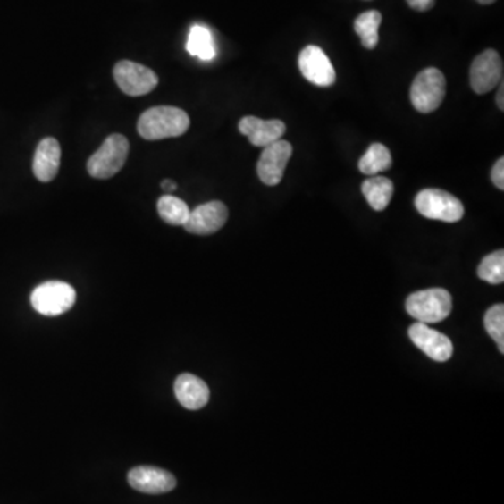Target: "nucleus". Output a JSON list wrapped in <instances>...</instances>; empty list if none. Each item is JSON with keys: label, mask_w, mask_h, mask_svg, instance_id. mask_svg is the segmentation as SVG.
<instances>
[{"label": "nucleus", "mask_w": 504, "mask_h": 504, "mask_svg": "<svg viewBox=\"0 0 504 504\" xmlns=\"http://www.w3.org/2000/svg\"><path fill=\"white\" fill-rule=\"evenodd\" d=\"M189 117L175 107H155L145 111L138 121V132L146 140L167 139L184 135Z\"/></svg>", "instance_id": "obj_1"}, {"label": "nucleus", "mask_w": 504, "mask_h": 504, "mask_svg": "<svg viewBox=\"0 0 504 504\" xmlns=\"http://www.w3.org/2000/svg\"><path fill=\"white\" fill-rule=\"evenodd\" d=\"M453 310V298L444 289L415 291L407 298V311L417 323H441Z\"/></svg>", "instance_id": "obj_2"}, {"label": "nucleus", "mask_w": 504, "mask_h": 504, "mask_svg": "<svg viewBox=\"0 0 504 504\" xmlns=\"http://www.w3.org/2000/svg\"><path fill=\"white\" fill-rule=\"evenodd\" d=\"M130 153V142L125 136L113 133L104 140L100 149L88 162V174L98 180H108L122 170Z\"/></svg>", "instance_id": "obj_3"}, {"label": "nucleus", "mask_w": 504, "mask_h": 504, "mask_svg": "<svg viewBox=\"0 0 504 504\" xmlns=\"http://www.w3.org/2000/svg\"><path fill=\"white\" fill-rule=\"evenodd\" d=\"M415 206L422 216L446 223H456L464 216V206L458 197L436 188L420 191L415 199Z\"/></svg>", "instance_id": "obj_4"}, {"label": "nucleus", "mask_w": 504, "mask_h": 504, "mask_svg": "<svg viewBox=\"0 0 504 504\" xmlns=\"http://www.w3.org/2000/svg\"><path fill=\"white\" fill-rule=\"evenodd\" d=\"M446 97V78L436 68H427L415 78L411 101L415 110L429 113L436 111Z\"/></svg>", "instance_id": "obj_5"}, {"label": "nucleus", "mask_w": 504, "mask_h": 504, "mask_svg": "<svg viewBox=\"0 0 504 504\" xmlns=\"http://www.w3.org/2000/svg\"><path fill=\"white\" fill-rule=\"evenodd\" d=\"M75 289L65 281H51L34 289L31 304L34 310L46 317H56L73 307Z\"/></svg>", "instance_id": "obj_6"}, {"label": "nucleus", "mask_w": 504, "mask_h": 504, "mask_svg": "<svg viewBox=\"0 0 504 504\" xmlns=\"http://www.w3.org/2000/svg\"><path fill=\"white\" fill-rule=\"evenodd\" d=\"M113 78L121 90L132 97L145 96L159 84V78L152 69L130 61L118 62L113 68Z\"/></svg>", "instance_id": "obj_7"}, {"label": "nucleus", "mask_w": 504, "mask_h": 504, "mask_svg": "<svg viewBox=\"0 0 504 504\" xmlns=\"http://www.w3.org/2000/svg\"><path fill=\"white\" fill-rule=\"evenodd\" d=\"M503 61L495 49H486L472 62L471 88L476 94L493 90L503 81Z\"/></svg>", "instance_id": "obj_8"}, {"label": "nucleus", "mask_w": 504, "mask_h": 504, "mask_svg": "<svg viewBox=\"0 0 504 504\" xmlns=\"http://www.w3.org/2000/svg\"><path fill=\"white\" fill-rule=\"evenodd\" d=\"M293 155V146L286 140H278L264 147L256 172L259 180L269 187H275L285 174L286 165Z\"/></svg>", "instance_id": "obj_9"}, {"label": "nucleus", "mask_w": 504, "mask_h": 504, "mask_svg": "<svg viewBox=\"0 0 504 504\" xmlns=\"http://www.w3.org/2000/svg\"><path fill=\"white\" fill-rule=\"evenodd\" d=\"M298 68L304 79L315 86L330 88L335 83V69L327 54L320 46H306L298 56Z\"/></svg>", "instance_id": "obj_10"}, {"label": "nucleus", "mask_w": 504, "mask_h": 504, "mask_svg": "<svg viewBox=\"0 0 504 504\" xmlns=\"http://www.w3.org/2000/svg\"><path fill=\"white\" fill-rule=\"evenodd\" d=\"M409 338L424 355L434 362H447L453 356V342L444 333L430 328L426 323H416L409 328Z\"/></svg>", "instance_id": "obj_11"}, {"label": "nucleus", "mask_w": 504, "mask_h": 504, "mask_svg": "<svg viewBox=\"0 0 504 504\" xmlns=\"http://www.w3.org/2000/svg\"><path fill=\"white\" fill-rule=\"evenodd\" d=\"M227 219H229V210L226 205L219 201H212L191 210L184 227L189 233L209 236L219 231L226 224Z\"/></svg>", "instance_id": "obj_12"}, {"label": "nucleus", "mask_w": 504, "mask_h": 504, "mask_svg": "<svg viewBox=\"0 0 504 504\" xmlns=\"http://www.w3.org/2000/svg\"><path fill=\"white\" fill-rule=\"evenodd\" d=\"M128 482L135 491L147 495H162L172 491L177 486V479L172 474L157 466H136L128 474Z\"/></svg>", "instance_id": "obj_13"}, {"label": "nucleus", "mask_w": 504, "mask_h": 504, "mask_svg": "<svg viewBox=\"0 0 504 504\" xmlns=\"http://www.w3.org/2000/svg\"><path fill=\"white\" fill-rule=\"evenodd\" d=\"M239 130L248 138L251 145L266 147L281 140V136L286 132V125L281 120L265 121L256 117H244L239 122Z\"/></svg>", "instance_id": "obj_14"}, {"label": "nucleus", "mask_w": 504, "mask_h": 504, "mask_svg": "<svg viewBox=\"0 0 504 504\" xmlns=\"http://www.w3.org/2000/svg\"><path fill=\"white\" fill-rule=\"evenodd\" d=\"M174 391L178 402L189 411H197L209 402L210 392L206 382L189 373L178 375Z\"/></svg>", "instance_id": "obj_15"}, {"label": "nucleus", "mask_w": 504, "mask_h": 504, "mask_svg": "<svg viewBox=\"0 0 504 504\" xmlns=\"http://www.w3.org/2000/svg\"><path fill=\"white\" fill-rule=\"evenodd\" d=\"M61 165V145L55 138H46L37 146L33 172L37 180L49 182L56 177Z\"/></svg>", "instance_id": "obj_16"}, {"label": "nucleus", "mask_w": 504, "mask_h": 504, "mask_svg": "<svg viewBox=\"0 0 504 504\" xmlns=\"http://www.w3.org/2000/svg\"><path fill=\"white\" fill-rule=\"evenodd\" d=\"M362 192L370 206L377 212H382L391 202L394 195V184L390 178L373 175L362 184Z\"/></svg>", "instance_id": "obj_17"}, {"label": "nucleus", "mask_w": 504, "mask_h": 504, "mask_svg": "<svg viewBox=\"0 0 504 504\" xmlns=\"http://www.w3.org/2000/svg\"><path fill=\"white\" fill-rule=\"evenodd\" d=\"M187 51L202 61H212L216 56V46L209 29L195 24L188 36Z\"/></svg>", "instance_id": "obj_18"}, {"label": "nucleus", "mask_w": 504, "mask_h": 504, "mask_svg": "<svg viewBox=\"0 0 504 504\" xmlns=\"http://www.w3.org/2000/svg\"><path fill=\"white\" fill-rule=\"evenodd\" d=\"M392 165L391 152L382 143H373L359 162V170L365 175L387 172Z\"/></svg>", "instance_id": "obj_19"}, {"label": "nucleus", "mask_w": 504, "mask_h": 504, "mask_svg": "<svg viewBox=\"0 0 504 504\" xmlns=\"http://www.w3.org/2000/svg\"><path fill=\"white\" fill-rule=\"evenodd\" d=\"M382 16L377 10H370L360 14L355 20V31L362 39V46L367 49H374L378 44V29L382 24Z\"/></svg>", "instance_id": "obj_20"}, {"label": "nucleus", "mask_w": 504, "mask_h": 504, "mask_svg": "<svg viewBox=\"0 0 504 504\" xmlns=\"http://www.w3.org/2000/svg\"><path fill=\"white\" fill-rule=\"evenodd\" d=\"M160 217L172 226H184L189 217V207L180 197L164 195L157 202Z\"/></svg>", "instance_id": "obj_21"}, {"label": "nucleus", "mask_w": 504, "mask_h": 504, "mask_svg": "<svg viewBox=\"0 0 504 504\" xmlns=\"http://www.w3.org/2000/svg\"><path fill=\"white\" fill-rule=\"evenodd\" d=\"M478 276L482 281L491 285H500L504 281V251L493 252L491 256L482 259L478 268Z\"/></svg>", "instance_id": "obj_22"}, {"label": "nucleus", "mask_w": 504, "mask_h": 504, "mask_svg": "<svg viewBox=\"0 0 504 504\" xmlns=\"http://www.w3.org/2000/svg\"><path fill=\"white\" fill-rule=\"evenodd\" d=\"M485 328L489 335L498 343L499 350L504 353V306L496 304L485 314Z\"/></svg>", "instance_id": "obj_23"}, {"label": "nucleus", "mask_w": 504, "mask_h": 504, "mask_svg": "<svg viewBox=\"0 0 504 504\" xmlns=\"http://www.w3.org/2000/svg\"><path fill=\"white\" fill-rule=\"evenodd\" d=\"M491 181L496 187L503 191L504 189V159H499L496 164L491 168Z\"/></svg>", "instance_id": "obj_24"}, {"label": "nucleus", "mask_w": 504, "mask_h": 504, "mask_svg": "<svg viewBox=\"0 0 504 504\" xmlns=\"http://www.w3.org/2000/svg\"><path fill=\"white\" fill-rule=\"evenodd\" d=\"M407 4L417 12H426L433 7L434 0H407Z\"/></svg>", "instance_id": "obj_25"}, {"label": "nucleus", "mask_w": 504, "mask_h": 504, "mask_svg": "<svg viewBox=\"0 0 504 504\" xmlns=\"http://www.w3.org/2000/svg\"><path fill=\"white\" fill-rule=\"evenodd\" d=\"M504 86L503 81L500 83V88H499L498 96H496V103H498V107L500 110H504V100H503Z\"/></svg>", "instance_id": "obj_26"}, {"label": "nucleus", "mask_w": 504, "mask_h": 504, "mask_svg": "<svg viewBox=\"0 0 504 504\" xmlns=\"http://www.w3.org/2000/svg\"><path fill=\"white\" fill-rule=\"evenodd\" d=\"M162 187L165 191H175V189H177V184L172 181V180H164V181L162 182Z\"/></svg>", "instance_id": "obj_27"}, {"label": "nucleus", "mask_w": 504, "mask_h": 504, "mask_svg": "<svg viewBox=\"0 0 504 504\" xmlns=\"http://www.w3.org/2000/svg\"><path fill=\"white\" fill-rule=\"evenodd\" d=\"M476 2H479V4H495L496 0H476Z\"/></svg>", "instance_id": "obj_28"}]
</instances>
